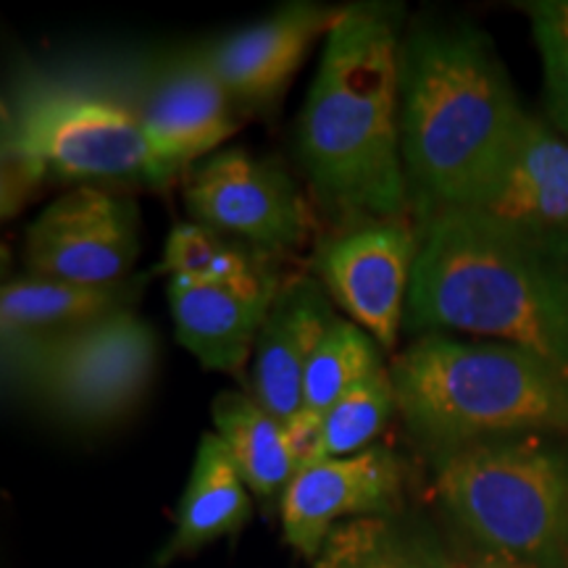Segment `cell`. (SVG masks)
<instances>
[{"label":"cell","mask_w":568,"mask_h":568,"mask_svg":"<svg viewBox=\"0 0 568 568\" xmlns=\"http://www.w3.org/2000/svg\"><path fill=\"white\" fill-rule=\"evenodd\" d=\"M418 226L406 332H445L529 351L568 376V232L477 211Z\"/></svg>","instance_id":"cell-1"},{"label":"cell","mask_w":568,"mask_h":568,"mask_svg":"<svg viewBox=\"0 0 568 568\" xmlns=\"http://www.w3.org/2000/svg\"><path fill=\"white\" fill-rule=\"evenodd\" d=\"M403 32L400 6H343L297 116V161L339 226L410 219L400 153Z\"/></svg>","instance_id":"cell-2"},{"label":"cell","mask_w":568,"mask_h":568,"mask_svg":"<svg viewBox=\"0 0 568 568\" xmlns=\"http://www.w3.org/2000/svg\"><path fill=\"white\" fill-rule=\"evenodd\" d=\"M527 111L479 27L418 21L400 42V153L414 224L477 203Z\"/></svg>","instance_id":"cell-3"},{"label":"cell","mask_w":568,"mask_h":568,"mask_svg":"<svg viewBox=\"0 0 568 568\" xmlns=\"http://www.w3.org/2000/svg\"><path fill=\"white\" fill-rule=\"evenodd\" d=\"M3 219L48 180L71 187L163 190L138 111L113 59L40 67L11 77L0 105Z\"/></svg>","instance_id":"cell-4"},{"label":"cell","mask_w":568,"mask_h":568,"mask_svg":"<svg viewBox=\"0 0 568 568\" xmlns=\"http://www.w3.org/2000/svg\"><path fill=\"white\" fill-rule=\"evenodd\" d=\"M397 416L432 460L479 439L568 435V376L539 355L445 332L389 358Z\"/></svg>","instance_id":"cell-5"},{"label":"cell","mask_w":568,"mask_h":568,"mask_svg":"<svg viewBox=\"0 0 568 568\" xmlns=\"http://www.w3.org/2000/svg\"><path fill=\"white\" fill-rule=\"evenodd\" d=\"M439 506L471 545L531 568H568V435L479 439L435 458Z\"/></svg>","instance_id":"cell-6"},{"label":"cell","mask_w":568,"mask_h":568,"mask_svg":"<svg viewBox=\"0 0 568 568\" xmlns=\"http://www.w3.org/2000/svg\"><path fill=\"white\" fill-rule=\"evenodd\" d=\"M159 166L163 187L222 151L243 111L219 82L201 42L113 59Z\"/></svg>","instance_id":"cell-7"},{"label":"cell","mask_w":568,"mask_h":568,"mask_svg":"<svg viewBox=\"0 0 568 568\" xmlns=\"http://www.w3.org/2000/svg\"><path fill=\"white\" fill-rule=\"evenodd\" d=\"M190 219L280 261L311 232L308 203L280 161L245 148H222L184 176Z\"/></svg>","instance_id":"cell-8"},{"label":"cell","mask_w":568,"mask_h":568,"mask_svg":"<svg viewBox=\"0 0 568 568\" xmlns=\"http://www.w3.org/2000/svg\"><path fill=\"white\" fill-rule=\"evenodd\" d=\"M159 368V337L138 311L74 329L55 355L40 406L63 422L111 424L138 406Z\"/></svg>","instance_id":"cell-9"},{"label":"cell","mask_w":568,"mask_h":568,"mask_svg":"<svg viewBox=\"0 0 568 568\" xmlns=\"http://www.w3.org/2000/svg\"><path fill=\"white\" fill-rule=\"evenodd\" d=\"M418 226L410 219H372L337 226L318 245L316 280L385 353H397L418 258Z\"/></svg>","instance_id":"cell-10"},{"label":"cell","mask_w":568,"mask_h":568,"mask_svg":"<svg viewBox=\"0 0 568 568\" xmlns=\"http://www.w3.org/2000/svg\"><path fill=\"white\" fill-rule=\"evenodd\" d=\"M140 255V211L130 195L71 187L24 234L27 274L74 284L130 280Z\"/></svg>","instance_id":"cell-11"},{"label":"cell","mask_w":568,"mask_h":568,"mask_svg":"<svg viewBox=\"0 0 568 568\" xmlns=\"http://www.w3.org/2000/svg\"><path fill=\"white\" fill-rule=\"evenodd\" d=\"M400 458L372 445L347 458H326L295 474L280 500L284 542L314 560L339 524L364 516H395L403 506Z\"/></svg>","instance_id":"cell-12"},{"label":"cell","mask_w":568,"mask_h":568,"mask_svg":"<svg viewBox=\"0 0 568 568\" xmlns=\"http://www.w3.org/2000/svg\"><path fill=\"white\" fill-rule=\"evenodd\" d=\"M339 9L287 3L237 30L201 40L205 59L240 111H274L290 90L314 42L326 38Z\"/></svg>","instance_id":"cell-13"},{"label":"cell","mask_w":568,"mask_h":568,"mask_svg":"<svg viewBox=\"0 0 568 568\" xmlns=\"http://www.w3.org/2000/svg\"><path fill=\"white\" fill-rule=\"evenodd\" d=\"M282 282L276 266L240 282L166 280L176 339L209 372L240 374Z\"/></svg>","instance_id":"cell-14"},{"label":"cell","mask_w":568,"mask_h":568,"mask_svg":"<svg viewBox=\"0 0 568 568\" xmlns=\"http://www.w3.org/2000/svg\"><path fill=\"white\" fill-rule=\"evenodd\" d=\"M337 318L318 280L290 276L282 282L253 347L251 393L284 424L303 408L305 368Z\"/></svg>","instance_id":"cell-15"},{"label":"cell","mask_w":568,"mask_h":568,"mask_svg":"<svg viewBox=\"0 0 568 568\" xmlns=\"http://www.w3.org/2000/svg\"><path fill=\"white\" fill-rule=\"evenodd\" d=\"M464 211L568 232V138L527 111L500 172Z\"/></svg>","instance_id":"cell-16"},{"label":"cell","mask_w":568,"mask_h":568,"mask_svg":"<svg viewBox=\"0 0 568 568\" xmlns=\"http://www.w3.org/2000/svg\"><path fill=\"white\" fill-rule=\"evenodd\" d=\"M251 516L253 493L243 474L216 432H205L176 506L174 531L161 550L159 564L195 556L219 539L237 535L247 527Z\"/></svg>","instance_id":"cell-17"},{"label":"cell","mask_w":568,"mask_h":568,"mask_svg":"<svg viewBox=\"0 0 568 568\" xmlns=\"http://www.w3.org/2000/svg\"><path fill=\"white\" fill-rule=\"evenodd\" d=\"M211 416L213 432L230 450L247 489L266 503L276 497L282 500L284 489L301 471L287 424L268 414L253 393H240V389L219 393Z\"/></svg>","instance_id":"cell-18"},{"label":"cell","mask_w":568,"mask_h":568,"mask_svg":"<svg viewBox=\"0 0 568 568\" xmlns=\"http://www.w3.org/2000/svg\"><path fill=\"white\" fill-rule=\"evenodd\" d=\"M148 276L119 284H74L21 274L0 290V324L71 332L119 311H130L145 293Z\"/></svg>","instance_id":"cell-19"},{"label":"cell","mask_w":568,"mask_h":568,"mask_svg":"<svg viewBox=\"0 0 568 568\" xmlns=\"http://www.w3.org/2000/svg\"><path fill=\"white\" fill-rule=\"evenodd\" d=\"M445 550L395 516H364L326 537L311 568H443Z\"/></svg>","instance_id":"cell-20"},{"label":"cell","mask_w":568,"mask_h":568,"mask_svg":"<svg viewBox=\"0 0 568 568\" xmlns=\"http://www.w3.org/2000/svg\"><path fill=\"white\" fill-rule=\"evenodd\" d=\"M385 351L368 332L339 316L305 368L303 414L322 418L347 389L385 368ZM297 410V414H301Z\"/></svg>","instance_id":"cell-21"},{"label":"cell","mask_w":568,"mask_h":568,"mask_svg":"<svg viewBox=\"0 0 568 568\" xmlns=\"http://www.w3.org/2000/svg\"><path fill=\"white\" fill-rule=\"evenodd\" d=\"M272 266H276L274 258L237 240L224 237L197 222H180L166 234L161 264L155 272L166 280L240 282Z\"/></svg>","instance_id":"cell-22"},{"label":"cell","mask_w":568,"mask_h":568,"mask_svg":"<svg viewBox=\"0 0 568 568\" xmlns=\"http://www.w3.org/2000/svg\"><path fill=\"white\" fill-rule=\"evenodd\" d=\"M397 414V395L389 364L355 385L322 416L314 464L326 458H347L376 445V437Z\"/></svg>","instance_id":"cell-23"},{"label":"cell","mask_w":568,"mask_h":568,"mask_svg":"<svg viewBox=\"0 0 568 568\" xmlns=\"http://www.w3.org/2000/svg\"><path fill=\"white\" fill-rule=\"evenodd\" d=\"M527 13L542 61L545 105L552 126L568 138V0H539Z\"/></svg>","instance_id":"cell-24"},{"label":"cell","mask_w":568,"mask_h":568,"mask_svg":"<svg viewBox=\"0 0 568 568\" xmlns=\"http://www.w3.org/2000/svg\"><path fill=\"white\" fill-rule=\"evenodd\" d=\"M443 568H531L524 564H516V560L500 558L495 552L479 550L477 545L460 550H445V566Z\"/></svg>","instance_id":"cell-25"}]
</instances>
